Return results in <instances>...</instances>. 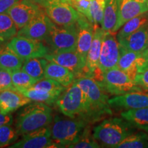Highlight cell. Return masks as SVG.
I'll return each instance as SVG.
<instances>
[{
    "mask_svg": "<svg viewBox=\"0 0 148 148\" xmlns=\"http://www.w3.org/2000/svg\"><path fill=\"white\" fill-rule=\"evenodd\" d=\"M44 58L49 62H53L66 67L75 75L80 76L84 73L86 60L77 51H63L60 53H49Z\"/></svg>",
    "mask_w": 148,
    "mask_h": 148,
    "instance_id": "5bb4252c",
    "label": "cell"
},
{
    "mask_svg": "<svg viewBox=\"0 0 148 148\" xmlns=\"http://www.w3.org/2000/svg\"><path fill=\"white\" fill-rule=\"evenodd\" d=\"M87 122L78 118L56 116L51 127V138L58 147H69L82 137Z\"/></svg>",
    "mask_w": 148,
    "mask_h": 148,
    "instance_id": "5b68a950",
    "label": "cell"
},
{
    "mask_svg": "<svg viewBox=\"0 0 148 148\" xmlns=\"http://www.w3.org/2000/svg\"><path fill=\"white\" fill-rule=\"evenodd\" d=\"M77 44L76 51L86 61L88 50L91 45L94 35V27L88 18L79 13L77 21Z\"/></svg>",
    "mask_w": 148,
    "mask_h": 148,
    "instance_id": "d6986e66",
    "label": "cell"
},
{
    "mask_svg": "<svg viewBox=\"0 0 148 148\" xmlns=\"http://www.w3.org/2000/svg\"><path fill=\"white\" fill-rule=\"evenodd\" d=\"M32 100L16 89H8L0 92V112L8 114L26 106Z\"/></svg>",
    "mask_w": 148,
    "mask_h": 148,
    "instance_id": "44dd1931",
    "label": "cell"
},
{
    "mask_svg": "<svg viewBox=\"0 0 148 148\" xmlns=\"http://www.w3.org/2000/svg\"><path fill=\"white\" fill-rule=\"evenodd\" d=\"M79 13L83 14L86 18H89L90 0H71L69 2Z\"/></svg>",
    "mask_w": 148,
    "mask_h": 148,
    "instance_id": "d590c367",
    "label": "cell"
},
{
    "mask_svg": "<svg viewBox=\"0 0 148 148\" xmlns=\"http://www.w3.org/2000/svg\"><path fill=\"white\" fill-rule=\"evenodd\" d=\"M20 0H0V13L7 12Z\"/></svg>",
    "mask_w": 148,
    "mask_h": 148,
    "instance_id": "74e56055",
    "label": "cell"
},
{
    "mask_svg": "<svg viewBox=\"0 0 148 148\" xmlns=\"http://www.w3.org/2000/svg\"><path fill=\"white\" fill-rule=\"evenodd\" d=\"M70 148H98L101 147V145L94 138L93 136L90 134L89 129L86 127L82 137L76 143L70 145Z\"/></svg>",
    "mask_w": 148,
    "mask_h": 148,
    "instance_id": "836d02e7",
    "label": "cell"
},
{
    "mask_svg": "<svg viewBox=\"0 0 148 148\" xmlns=\"http://www.w3.org/2000/svg\"><path fill=\"white\" fill-rule=\"evenodd\" d=\"M142 55H143L144 60H145V68H147L148 66V47L146 48V49L143 51V52H142Z\"/></svg>",
    "mask_w": 148,
    "mask_h": 148,
    "instance_id": "60d3db41",
    "label": "cell"
},
{
    "mask_svg": "<svg viewBox=\"0 0 148 148\" xmlns=\"http://www.w3.org/2000/svg\"><path fill=\"white\" fill-rule=\"evenodd\" d=\"M116 148H148V134L145 131L132 133L122 140Z\"/></svg>",
    "mask_w": 148,
    "mask_h": 148,
    "instance_id": "f546056e",
    "label": "cell"
},
{
    "mask_svg": "<svg viewBox=\"0 0 148 148\" xmlns=\"http://www.w3.org/2000/svg\"><path fill=\"white\" fill-rule=\"evenodd\" d=\"M121 0H105L102 27L106 32L112 33L117 21Z\"/></svg>",
    "mask_w": 148,
    "mask_h": 148,
    "instance_id": "d4e9b609",
    "label": "cell"
},
{
    "mask_svg": "<svg viewBox=\"0 0 148 148\" xmlns=\"http://www.w3.org/2000/svg\"><path fill=\"white\" fill-rule=\"evenodd\" d=\"M34 3H36V4L39 5L42 8H45L48 3H49L51 0H30Z\"/></svg>",
    "mask_w": 148,
    "mask_h": 148,
    "instance_id": "ab89813d",
    "label": "cell"
},
{
    "mask_svg": "<svg viewBox=\"0 0 148 148\" xmlns=\"http://www.w3.org/2000/svg\"><path fill=\"white\" fill-rule=\"evenodd\" d=\"M105 0H92L89 8V21L94 27L102 26L104 14Z\"/></svg>",
    "mask_w": 148,
    "mask_h": 148,
    "instance_id": "4dcf8cb0",
    "label": "cell"
},
{
    "mask_svg": "<svg viewBox=\"0 0 148 148\" xmlns=\"http://www.w3.org/2000/svg\"><path fill=\"white\" fill-rule=\"evenodd\" d=\"M134 81L143 91L148 92V66L136 74Z\"/></svg>",
    "mask_w": 148,
    "mask_h": 148,
    "instance_id": "8d00e7d4",
    "label": "cell"
},
{
    "mask_svg": "<svg viewBox=\"0 0 148 148\" xmlns=\"http://www.w3.org/2000/svg\"><path fill=\"white\" fill-rule=\"evenodd\" d=\"M119 42L128 50L143 52L148 47V22L126 38L119 40Z\"/></svg>",
    "mask_w": 148,
    "mask_h": 148,
    "instance_id": "7402d4cb",
    "label": "cell"
},
{
    "mask_svg": "<svg viewBox=\"0 0 148 148\" xmlns=\"http://www.w3.org/2000/svg\"><path fill=\"white\" fill-rule=\"evenodd\" d=\"M65 88L56 81L44 77L31 87L18 90V91L33 101L52 105L56 103Z\"/></svg>",
    "mask_w": 148,
    "mask_h": 148,
    "instance_id": "ba28073f",
    "label": "cell"
},
{
    "mask_svg": "<svg viewBox=\"0 0 148 148\" xmlns=\"http://www.w3.org/2000/svg\"><path fill=\"white\" fill-rule=\"evenodd\" d=\"M18 29L10 16L0 13V43L7 44L17 35Z\"/></svg>",
    "mask_w": 148,
    "mask_h": 148,
    "instance_id": "83f0119b",
    "label": "cell"
},
{
    "mask_svg": "<svg viewBox=\"0 0 148 148\" xmlns=\"http://www.w3.org/2000/svg\"><path fill=\"white\" fill-rule=\"evenodd\" d=\"M52 22L45 12H42L27 25L18 29L16 36L41 41L45 40L50 31Z\"/></svg>",
    "mask_w": 148,
    "mask_h": 148,
    "instance_id": "9a60e30c",
    "label": "cell"
},
{
    "mask_svg": "<svg viewBox=\"0 0 148 148\" xmlns=\"http://www.w3.org/2000/svg\"><path fill=\"white\" fill-rule=\"evenodd\" d=\"M108 103L111 108L126 110L148 107V93L145 91L129 92L110 98Z\"/></svg>",
    "mask_w": 148,
    "mask_h": 148,
    "instance_id": "ac0fdd59",
    "label": "cell"
},
{
    "mask_svg": "<svg viewBox=\"0 0 148 148\" xmlns=\"http://www.w3.org/2000/svg\"><path fill=\"white\" fill-rule=\"evenodd\" d=\"M134 132L135 127L126 120L114 117L103 120L94 127L92 136L101 147L114 148Z\"/></svg>",
    "mask_w": 148,
    "mask_h": 148,
    "instance_id": "3957f363",
    "label": "cell"
},
{
    "mask_svg": "<svg viewBox=\"0 0 148 148\" xmlns=\"http://www.w3.org/2000/svg\"><path fill=\"white\" fill-rule=\"evenodd\" d=\"M10 148L58 147L51 138V128L45 126L22 135L21 139L10 146Z\"/></svg>",
    "mask_w": 148,
    "mask_h": 148,
    "instance_id": "4fadbf2b",
    "label": "cell"
},
{
    "mask_svg": "<svg viewBox=\"0 0 148 148\" xmlns=\"http://www.w3.org/2000/svg\"><path fill=\"white\" fill-rule=\"evenodd\" d=\"M117 67L134 80L136 74L145 68L142 53L128 50L120 45V56Z\"/></svg>",
    "mask_w": 148,
    "mask_h": 148,
    "instance_id": "2e32d148",
    "label": "cell"
},
{
    "mask_svg": "<svg viewBox=\"0 0 148 148\" xmlns=\"http://www.w3.org/2000/svg\"><path fill=\"white\" fill-rule=\"evenodd\" d=\"M97 82L107 93L114 96L132 91H143L128 75L118 67L103 72L100 80Z\"/></svg>",
    "mask_w": 148,
    "mask_h": 148,
    "instance_id": "52a82bcc",
    "label": "cell"
},
{
    "mask_svg": "<svg viewBox=\"0 0 148 148\" xmlns=\"http://www.w3.org/2000/svg\"><path fill=\"white\" fill-rule=\"evenodd\" d=\"M18 134L11 125H3L0 127V147L13 144L18 139Z\"/></svg>",
    "mask_w": 148,
    "mask_h": 148,
    "instance_id": "d6a6232c",
    "label": "cell"
},
{
    "mask_svg": "<svg viewBox=\"0 0 148 148\" xmlns=\"http://www.w3.org/2000/svg\"><path fill=\"white\" fill-rule=\"evenodd\" d=\"M145 1H147V2L148 3V0H145Z\"/></svg>",
    "mask_w": 148,
    "mask_h": 148,
    "instance_id": "7bdbcfd3",
    "label": "cell"
},
{
    "mask_svg": "<svg viewBox=\"0 0 148 148\" xmlns=\"http://www.w3.org/2000/svg\"><path fill=\"white\" fill-rule=\"evenodd\" d=\"M45 77L56 81L64 87H68L73 82L75 75L63 66L48 62L45 70Z\"/></svg>",
    "mask_w": 148,
    "mask_h": 148,
    "instance_id": "603a6c76",
    "label": "cell"
},
{
    "mask_svg": "<svg viewBox=\"0 0 148 148\" xmlns=\"http://www.w3.org/2000/svg\"><path fill=\"white\" fill-rule=\"evenodd\" d=\"M13 123V116L12 114H2L0 112V127L3 125H12Z\"/></svg>",
    "mask_w": 148,
    "mask_h": 148,
    "instance_id": "f35d334b",
    "label": "cell"
},
{
    "mask_svg": "<svg viewBox=\"0 0 148 148\" xmlns=\"http://www.w3.org/2000/svg\"><path fill=\"white\" fill-rule=\"evenodd\" d=\"M61 112L67 117L78 118L90 122L89 107L84 92L73 81L56 101Z\"/></svg>",
    "mask_w": 148,
    "mask_h": 148,
    "instance_id": "277c9868",
    "label": "cell"
},
{
    "mask_svg": "<svg viewBox=\"0 0 148 148\" xmlns=\"http://www.w3.org/2000/svg\"><path fill=\"white\" fill-rule=\"evenodd\" d=\"M148 12V3L145 0H121L117 21L112 31L114 33L129 20Z\"/></svg>",
    "mask_w": 148,
    "mask_h": 148,
    "instance_id": "e0dca14e",
    "label": "cell"
},
{
    "mask_svg": "<svg viewBox=\"0 0 148 148\" xmlns=\"http://www.w3.org/2000/svg\"><path fill=\"white\" fill-rule=\"evenodd\" d=\"M48 62L44 57L29 58L24 61L21 69L38 82L45 77V70Z\"/></svg>",
    "mask_w": 148,
    "mask_h": 148,
    "instance_id": "4316f807",
    "label": "cell"
},
{
    "mask_svg": "<svg viewBox=\"0 0 148 148\" xmlns=\"http://www.w3.org/2000/svg\"><path fill=\"white\" fill-rule=\"evenodd\" d=\"M45 41L50 53L76 51L77 44V24L62 26L52 22L50 31Z\"/></svg>",
    "mask_w": 148,
    "mask_h": 148,
    "instance_id": "8992f818",
    "label": "cell"
},
{
    "mask_svg": "<svg viewBox=\"0 0 148 148\" xmlns=\"http://www.w3.org/2000/svg\"><path fill=\"white\" fill-rule=\"evenodd\" d=\"M147 133H148V131H147Z\"/></svg>",
    "mask_w": 148,
    "mask_h": 148,
    "instance_id": "ee69618b",
    "label": "cell"
},
{
    "mask_svg": "<svg viewBox=\"0 0 148 148\" xmlns=\"http://www.w3.org/2000/svg\"><path fill=\"white\" fill-rule=\"evenodd\" d=\"M6 45L24 60L33 58H43L49 53V47L41 40L23 36H14Z\"/></svg>",
    "mask_w": 148,
    "mask_h": 148,
    "instance_id": "9c48e42d",
    "label": "cell"
},
{
    "mask_svg": "<svg viewBox=\"0 0 148 148\" xmlns=\"http://www.w3.org/2000/svg\"><path fill=\"white\" fill-rule=\"evenodd\" d=\"M52 120V109L45 103L34 101L28 103L18 112L15 130L18 135H23L47 126Z\"/></svg>",
    "mask_w": 148,
    "mask_h": 148,
    "instance_id": "7a4b0ae2",
    "label": "cell"
},
{
    "mask_svg": "<svg viewBox=\"0 0 148 148\" xmlns=\"http://www.w3.org/2000/svg\"><path fill=\"white\" fill-rule=\"evenodd\" d=\"M24 60L23 58L16 54L13 51L7 47H0V68L8 71H14L21 69Z\"/></svg>",
    "mask_w": 148,
    "mask_h": 148,
    "instance_id": "484cf974",
    "label": "cell"
},
{
    "mask_svg": "<svg viewBox=\"0 0 148 148\" xmlns=\"http://www.w3.org/2000/svg\"><path fill=\"white\" fill-rule=\"evenodd\" d=\"M121 116L135 128L146 132L148 131V107L130 109L121 112Z\"/></svg>",
    "mask_w": 148,
    "mask_h": 148,
    "instance_id": "cb8c5ba5",
    "label": "cell"
},
{
    "mask_svg": "<svg viewBox=\"0 0 148 148\" xmlns=\"http://www.w3.org/2000/svg\"><path fill=\"white\" fill-rule=\"evenodd\" d=\"M11 75L12 84L14 88L17 90L31 87L37 82L36 79L21 69L12 71Z\"/></svg>",
    "mask_w": 148,
    "mask_h": 148,
    "instance_id": "1f68e13d",
    "label": "cell"
},
{
    "mask_svg": "<svg viewBox=\"0 0 148 148\" xmlns=\"http://www.w3.org/2000/svg\"><path fill=\"white\" fill-rule=\"evenodd\" d=\"M90 1H92V0H90Z\"/></svg>",
    "mask_w": 148,
    "mask_h": 148,
    "instance_id": "f6af8a7d",
    "label": "cell"
},
{
    "mask_svg": "<svg viewBox=\"0 0 148 148\" xmlns=\"http://www.w3.org/2000/svg\"><path fill=\"white\" fill-rule=\"evenodd\" d=\"M43 12L42 7L30 0H20L7 12L16 24L18 29Z\"/></svg>",
    "mask_w": 148,
    "mask_h": 148,
    "instance_id": "7c38bea8",
    "label": "cell"
},
{
    "mask_svg": "<svg viewBox=\"0 0 148 148\" xmlns=\"http://www.w3.org/2000/svg\"><path fill=\"white\" fill-rule=\"evenodd\" d=\"M104 33L105 30H103L101 26L94 27L93 38L86 57V66L84 71V73L86 74V75L84 76L92 77L97 69Z\"/></svg>",
    "mask_w": 148,
    "mask_h": 148,
    "instance_id": "ffe728a7",
    "label": "cell"
},
{
    "mask_svg": "<svg viewBox=\"0 0 148 148\" xmlns=\"http://www.w3.org/2000/svg\"><path fill=\"white\" fill-rule=\"evenodd\" d=\"M84 92L90 110V122L97 121L104 115L112 114L108 93L93 77L79 76L74 79Z\"/></svg>",
    "mask_w": 148,
    "mask_h": 148,
    "instance_id": "6da1fadb",
    "label": "cell"
},
{
    "mask_svg": "<svg viewBox=\"0 0 148 148\" xmlns=\"http://www.w3.org/2000/svg\"><path fill=\"white\" fill-rule=\"evenodd\" d=\"M64 1H67V2H69V1H71V0H64Z\"/></svg>",
    "mask_w": 148,
    "mask_h": 148,
    "instance_id": "b9f144b4",
    "label": "cell"
},
{
    "mask_svg": "<svg viewBox=\"0 0 148 148\" xmlns=\"http://www.w3.org/2000/svg\"><path fill=\"white\" fill-rule=\"evenodd\" d=\"M120 56V43L113 33L105 31L101 43L97 71L102 74L109 69L117 67Z\"/></svg>",
    "mask_w": 148,
    "mask_h": 148,
    "instance_id": "8fae6325",
    "label": "cell"
},
{
    "mask_svg": "<svg viewBox=\"0 0 148 148\" xmlns=\"http://www.w3.org/2000/svg\"><path fill=\"white\" fill-rule=\"evenodd\" d=\"M148 22V12L140 14L136 17L132 18L127 21L124 25L120 28V30L116 34L118 41L126 38L132 33L137 30L138 28L143 26L144 24Z\"/></svg>",
    "mask_w": 148,
    "mask_h": 148,
    "instance_id": "f1b7e54d",
    "label": "cell"
},
{
    "mask_svg": "<svg viewBox=\"0 0 148 148\" xmlns=\"http://www.w3.org/2000/svg\"><path fill=\"white\" fill-rule=\"evenodd\" d=\"M44 8V12L53 23L68 26L77 23L79 13L67 1L51 0Z\"/></svg>",
    "mask_w": 148,
    "mask_h": 148,
    "instance_id": "30bf717a",
    "label": "cell"
},
{
    "mask_svg": "<svg viewBox=\"0 0 148 148\" xmlns=\"http://www.w3.org/2000/svg\"><path fill=\"white\" fill-rule=\"evenodd\" d=\"M8 89H15L12 84L11 71L0 68V92Z\"/></svg>",
    "mask_w": 148,
    "mask_h": 148,
    "instance_id": "e575fe53",
    "label": "cell"
}]
</instances>
